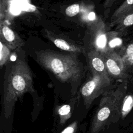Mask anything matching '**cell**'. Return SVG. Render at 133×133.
<instances>
[{
    "label": "cell",
    "mask_w": 133,
    "mask_h": 133,
    "mask_svg": "<svg viewBox=\"0 0 133 133\" xmlns=\"http://www.w3.org/2000/svg\"><path fill=\"white\" fill-rule=\"evenodd\" d=\"M88 7L81 4H73L66 7L65 10V14L70 17H75L79 14L83 13Z\"/></svg>",
    "instance_id": "5bb4252c"
},
{
    "label": "cell",
    "mask_w": 133,
    "mask_h": 133,
    "mask_svg": "<svg viewBox=\"0 0 133 133\" xmlns=\"http://www.w3.org/2000/svg\"><path fill=\"white\" fill-rule=\"evenodd\" d=\"M78 126V122L77 120L72 121L58 133H77Z\"/></svg>",
    "instance_id": "e0dca14e"
},
{
    "label": "cell",
    "mask_w": 133,
    "mask_h": 133,
    "mask_svg": "<svg viewBox=\"0 0 133 133\" xmlns=\"http://www.w3.org/2000/svg\"><path fill=\"white\" fill-rule=\"evenodd\" d=\"M102 55L107 72L111 78L125 79L127 77V67L122 56L115 50L110 51Z\"/></svg>",
    "instance_id": "52a82bcc"
},
{
    "label": "cell",
    "mask_w": 133,
    "mask_h": 133,
    "mask_svg": "<svg viewBox=\"0 0 133 133\" xmlns=\"http://www.w3.org/2000/svg\"><path fill=\"white\" fill-rule=\"evenodd\" d=\"M127 84L123 82L102 95L98 107L91 121L88 133H100L121 117L122 102L126 95Z\"/></svg>",
    "instance_id": "3957f363"
},
{
    "label": "cell",
    "mask_w": 133,
    "mask_h": 133,
    "mask_svg": "<svg viewBox=\"0 0 133 133\" xmlns=\"http://www.w3.org/2000/svg\"><path fill=\"white\" fill-rule=\"evenodd\" d=\"M111 79L109 74H91V76L82 85L79 96L87 110L97 98L111 88Z\"/></svg>",
    "instance_id": "5b68a950"
},
{
    "label": "cell",
    "mask_w": 133,
    "mask_h": 133,
    "mask_svg": "<svg viewBox=\"0 0 133 133\" xmlns=\"http://www.w3.org/2000/svg\"><path fill=\"white\" fill-rule=\"evenodd\" d=\"M131 10H133V0H125L113 12L110 19L109 26H114L123 16Z\"/></svg>",
    "instance_id": "8fae6325"
},
{
    "label": "cell",
    "mask_w": 133,
    "mask_h": 133,
    "mask_svg": "<svg viewBox=\"0 0 133 133\" xmlns=\"http://www.w3.org/2000/svg\"><path fill=\"white\" fill-rule=\"evenodd\" d=\"M64 99V103H55L54 111V126L53 131L54 133H58L68 124L73 116V112L78 100V96H75L69 100L68 102Z\"/></svg>",
    "instance_id": "8992f818"
},
{
    "label": "cell",
    "mask_w": 133,
    "mask_h": 133,
    "mask_svg": "<svg viewBox=\"0 0 133 133\" xmlns=\"http://www.w3.org/2000/svg\"><path fill=\"white\" fill-rule=\"evenodd\" d=\"M36 60L60 83L70 86L72 97L76 96L83 73V65L78 58V54H63L50 49L41 50L36 52Z\"/></svg>",
    "instance_id": "7a4b0ae2"
},
{
    "label": "cell",
    "mask_w": 133,
    "mask_h": 133,
    "mask_svg": "<svg viewBox=\"0 0 133 133\" xmlns=\"http://www.w3.org/2000/svg\"><path fill=\"white\" fill-rule=\"evenodd\" d=\"M87 60L91 74H108L102 53L92 49L87 53Z\"/></svg>",
    "instance_id": "30bf717a"
},
{
    "label": "cell",
    "mask_w": 133,
    "mask_h": 133,
    "mask_svg": "<svg viewBox=\"0 0 133 133\" xmlns=\"http://www.w3.org/2000/svg\"><path fill=\"white\" fill-rule=\"evenodd\" d=\"M28 92L35 95L32 73L25 60L18 58L6 72L0 92V128L4 133L11 132L16 103Z\"/></svg>",
    "instance_id": "6da1fadb"
},
{
    "label": "cell",
    "mask_w": 133,
    "mask_h": 133,
    "mask_svg": "<svg viewBox=\"0 0 133 133\" xmlns=\"http://www.w3.org/2000/svg\"><path fill=\"white\" fill-rule=\"evenodd\" d=\"M133 25V10L123 16L115 23L116 31L121 32Z\"/></svg>",
    "instance_id": "7c38bea8"
},
{
    "label": "cell",
    "mask_w": 133,
    "mask_h": 133,
    "mask_svg": "<svg viewBox=\"0 0 133 133\" xmlns=\"http://www.w3.org/2000/svg\"><path fill=\"white\" fill-rule=\"evenodd\" d=\"M122 57L127 68L133 66V41L129 43L125 48Z\"/></svg>",
    "instance_id": "9a60e30c"
},
{
    "label": "cell",
    "mask_w": 133,
    "mask_h": 133,
    "mask_svg": "<svg viewBox=\"0 0 133 133\" xmlns=\"http://www.w3.org/2000/svg\"><path fill=\"white\" fill-rule=\"evenodd\" d=\"M11 49L0 39V66L5 65L10 59Z\"/></svg>",
    "instance_id": "2e32d148"
},
{
    "label": "cell",
    "mask_w": 133,
    "mask_h": 133,
    "mask_svg": "<svg viewBox=\"0 0 133 133\" xmlns=\"http://www.w3.org/2000/svg\"><path fill=\"white\" fill-rule=\"evenodd\" d=\"M117 0H105L103 4V7L105 9L111 7Z\"/></svg>",
    "instance_id": "ac0fdd59"
},
{
    "label": "cell",
    "mask_w": 133,
    "mask_h": 133,
    "mask_svg": "<svg viewBox=\"0 0 133 133\" xmlns=\"http://www.w3.org/2000/svg\"><path fill=\"white\" fill-rule=\"evenodd\" d=\"M0 39L11 50H18L24 45L23 40L4 19H0Z\"/></svg>",
    "instance_id": "ba28073f"
},
{
    "label": "cell",
    "mask_w": 133,
    "mask_h": 133,
    "mask_svg": "<svg viewBox=\"0 0 133 133\" xmlns=\"http://www.w3.org/2000/svg\"><path fill=\"white\" fill-rule=\"evenodd\" d=\"M87 26L90 33L93 49L104 54L115 50L122 45V40L119 37V32L108 31L101 18Z\"/></svg>",
    "instance_id": "277c9868"
},
{
    "label": "cell",
    "mask_w": 133,
    "mask_h": 133,
    "mask_svg": "<svg viewBox=\"0 0 133 133\" xmlns=\"http://www.w3.org/2000/svg\"><path fill=\"white\" fill-rule=\"evenodd\" d=\"M3 132H4V131L0 128V133H3Z\"/></svg>",
    "instance_id": "d6986e66"
},
{
    "label": "cell",
    "mask_w": 133,
    "mask_h": 133,
    "mask_svg": "<svg viewBox=\"0 0 133 133\" xmlns=\"http://www.w3.org/2000/svg\"><path fill=\"white\" fill-rule=\"evenodd\" d=\"M133 108V95L132 94L126 95L125 96L121 110V118L124 119L130 112Z\"/></svg>",
    "instance_id": "4fadbf2b"
},
{
    "label": "cell",
    "mask_w": 133,
    "mask_h": 133,
    "mask_svg": "<svg viewBox=\"0 0 133 133\" xmlns=\"http://www.w3.org/2000/svg\"><path fill=\"white\" fill-rule=\"evenodd\" d=\"M45 36L57 47L64 51L78 55L84 51V48L81 46L50 31L46 30Z\"/></svg>",
    "instance_id": "9c48e42d"
}]
</instances>
